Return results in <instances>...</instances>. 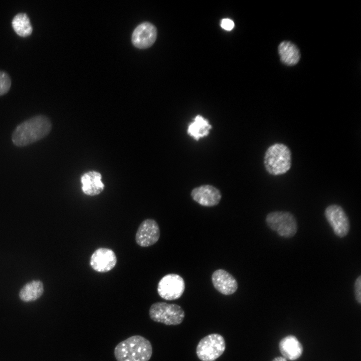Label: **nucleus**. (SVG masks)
Returning <instances> with one entry per match:
<instances>
[{"label": "nucleus", "mask_w": 361, "mask_h": 361, "mask_svg": "<svg viewBox=\"0 0 361 361\" xmlns=\"http://www.w3.org/2000/svg\"><path fill=\"white\" fill-rule=\"evenodd\" d=\"M212 128L209 121L201 115H198L188 125V134L196 140L208 136Z\"/></svg>", "instance_id": "17"}, {"label": "nucleus", "mask_w": 361, "mask_h": 361, "mask_svg": "<svg viewBox=\"0 0 361 361\" xmlns=\"http://www.w3.org/2000/svg\"><path fill=\"white\" fill-rule=\"evenodd\" d=\"M114 353L117 361H148L152 354V347L146 338L135 335L116 345Z\"/></svg>", "instance_id": "2"}, {"label": "nucleus", "mask_w": 361, "mask_h": 361, "mask_svg": "<svg viewBox=\"0 0 361 361\" xmlns=\"http://www.w3.org/2000/svg\"><path fill=\"white\" fill-rule=\"evenodd\" d=\"M212 281L215 288L224 295L232 294L238 289L236 279L224 269H219L215 271L212 275Z\"/></svg>", "instance_id": "13"}, {"label": "nucleus", "mask_w": 361, "mask_h": 361, "mask_svg": "<svg viewBox=\"0 0 361 361\" xmlns=\"http://www.w3.org/2000/svg\"><path fill=\"white\" fill-rule=\"evenodd\" d=\"M82 190L84 194L89 196H95L101 194L104 189L101 173L96 171H89L83 174L81 178Z\"/></svg>", "instance_id": "15"}, {"label": "nucleus", "mask_w": 361, "mask_h": 361, "mask_svg": "<svg viewBox=\"0 0 361 361\" xmlns=\"http://www.w3.org/2000/svg\"><path fill=\"white\" fill-rule=\"evenodd\" d=\"M324 215L336 236L343 237L348 234L350 228L349 222L342 207L337 205H329L326 208Z\"/></svg>", "instance_id": "8"}, {"label": "nucleus", "mask_w": 361, "mask_h": 361, "mask_svg": "<svg viewBox=\"0 0 361 361\" xmlns=\"http://www.w3.org/2000/svg\"><path fill=\"white\" fill-rule=\"evenodd\" d=\"M51 129L52 123L47 117L37 115L18 125L12 134V140L17 146H25L46 136Z\"/></svg>", "instance_id": "1"}, {"label": "nucleus", "mask_w": 361, "mask_h": 361, "mask_svg": "<svg viewBox=\"0 0 361 361\" xmlns=\"http://www.w3.org/2000/svg\"><path fill=\"white\" fill-rule=\"evenodd\" d=\"M267 226L280 236L290 238L297 231L295 218L290 212L275 211L269 213L265 219Z\"/></svg>", "instance_id": "5"}, {"label": "nucleus", "mask_w": 361, "mask_h": 361, "mask_svg": "<svg viewBox=\"0 0 361 361\" xmlns=\"http://www.w3.org/2000/svg\"><path fill=\"white\" fill-rule=\"evenodd\" d=\"M191 196L195 202L205 207L217 205L222 198L221 193L218 189L208 185L194 189L191 192Z\"/></svg>", "instance_id": "12"}, {"label": "nucleus", "mask_w": 361, "mask_h": 361, "mask_svg": "<svg viewBox=\"0 0 361 361\" xmlns=\"http://www.w3.org/2000/svg\"><path fill=\"white\" fill-rule=\"evenodd\" d=\"M264 163L267 171L272 175L286 173L291 165V153L289 148L282 143L271 145L266 151Z\"/></svg>", "instance_id": "3"}, {"label": "nucleus", "mask_w": 361, "mask_h": 361, "mask_svg": "<svg viewBox=\"0 0 361 361\" xmlns=\"http://www.w3.org/2000/svg\"><path fill=\"white\" fill-rule=\"evenodd\" d=\"M185 289V282L179 275L174 273L164 276L159 281L157 290L159 296L166 300L180 298Z\"/></svg>", "instance_id": "7"}, {"label": "nucleus", "mask_w": 361, "mask_h": 361, "mask_svg": "<svg viewBox=\"0 0 361 361\" xmlns=\"http://www.w3.org/2000/svg\"><path fill=\"white\" fill-rule=\"evenodd\" d=\"M11 80L9 74L0 71V96L6 93L10 89Z\"/></svg>", "instance_id": "20"}, {"label": "nucleus", "mask_w": 361, "mask_h": 361, "mask_svg": "<svg viewBox=\"0 0 361 361\" xmlns=\"http://www.w3.org/2000/svg\"><path fill=\"white\" fill-rule=\"evenodd\" d=\"M279 348L282 356L290 360L298 359L303 351L301 343L293 335H288L282 338L279 341Z\"/></svg>", "instance_id": "14"}, {"label": "nucleus", "mask_w": 361, "mask_h": 361, "mask_svg": "<svg viewBox=\"0 0 361 361\" xmlns=\"http://www.w3.org/2000/svg\"><path fill=\"white\" fill-rule=\"evenodd\" d=\"M226 348L224 337L218 333L209 334L198 343L196 353L202 361H214L220 357Z\"/></svg>", "instance_id": "6"}, {"label": "nucleus", "mask_w": 361, "mask_h": 361, "mask_svg": "<svg viewBox=\"0 0 361 361\" xmlns=\"http://www.w3.org/2000/svg\"><path fill=\"white\" fill-rule=\"evenodd\" d=\"M117 263V257L114 251L109 248H99L92 254L90 265L96 272L106 273L114 268Z\"/></svg>", "instance_id": "11"}, {"label": "nucleus", "mask_w": 361, "mask_h": 361, "mask_svg": "<svg viewBox=\"0 0 361 361\" xmlns=\"http://www.w3.org/2000/svg\"><path fill=\"white\" fill-rule=\"evenodd\" d=\"M156 38L157 30L155 26L148 22H144L134 29L131 35V42L136 48L145 49L154 44Z\"/></svg>", "instance_id": "9"}, {"label": "nucleus", "mask_w": 361, "mask_h": 361, "mask_svg": "<svg viewBox=\"0 0 361 361\" xmlns=\"http://www.w3.org/2000/svg\"><path fill=\"white\" fill-rule=\"evenodd\" d=\"M149 315L155 322L167 325H175L183 322L185 313L183 309L177 304L157 302L150 307Z\"/></svg>", "instance_id": "4"}, {"label": "nucleus", "mask_w": 361, "mask_h": 361, "mask_svg": "<svg viewBox=\"0 0 361 361\" xmlns=\"http://www.w3.org/2000/svg\"><path fill=\"white\" fill-rule=\"evenodd\" d=\"M280 61L287 66H293L298 63L300 58L299 49L289 41L282 42L278 48Z\"/></svg>", "instance_id": "16"}, {"label": "nucleus", "mask_w": 361, "mask_h": 361, "mask_svg": "<svg viewBox=\"0 0 361 361\" xmlns=\"http://www.w3.org/2000/svg\"><path fill=\"white\" fill-rule=\"evenodd\" d=\"M272 361H287V360L282 356L275 357Z\"/></svg>", "instance_id": "23"}, {"label": "nucleus", "mask_w": 361, "mask_h": 361, "mask_svg": "<svg viewBox=\"0 0 361 361\" xmlns=\"http://www.w3.org/2000/svg\"><path fill=\"white\" fill-rule=\"evenodd\" d=\"M159 237L158 224L153 219H147L139 225L135 235V241L139 246L147 247L156 243Z\"/></svg>", "instance_id": "10"}, {"label": "nucleus", "mask_w": 361, "mask_h": 361, "mask_svg": "<svg viewBox=\"0 0 361 361\" xmlns=\"http://www.w3.org/2000/svg\"><path fill=\"white\" fill-rule=\"evenodd\" d=\"M221 26L225 30L231 31L234 27V23L231 19H224L221 21Z\"/></svg>", "instance_id": "22"}, {"label": "nucleus", "mask_w": 361, "mask_h": 361, "mask_svg": "<svg viewBox=\"0 0 361 361\" xmlns=\"http://www.w3.org/2000/svg\"><path fill=\"white\" fill-rule=\"evenodd\" d=\"M354 295L357 302L361 303V276L359 275L355 280L354 282Z\"/></svg>", "instance_id": "21"}, {"label": "nucleus", "mask_w": 361, "mask_h": 361, "mask_svg": "<svg viewBox=\"0 0 361 361\" xmlns=\"http://www.w3.org/2000/svg\"><path fill=\"white\" fill-rule=\"evenodd\" d=\"M44 292L43 283L33 280L26 284L20 290V298L24 302L33 301L40 298Z\"/></svg>", "instance_id": "18"}, {"label": "nucleus", "mask_w": 361, "mask_h": 361, "mask_svg": "<svg viewBox=\"0 0 361 361\" xmlns=\"http://www.w3.org/2000/svg\"><path fill=\"white\" fill-rule=\"evenodd\" d=\"M12 27L15 32L19 36L26 37L33 31V27L28 15L24 13H19L13 18Z\"/></svg>", "instance_id": "19"}]
</instances>
